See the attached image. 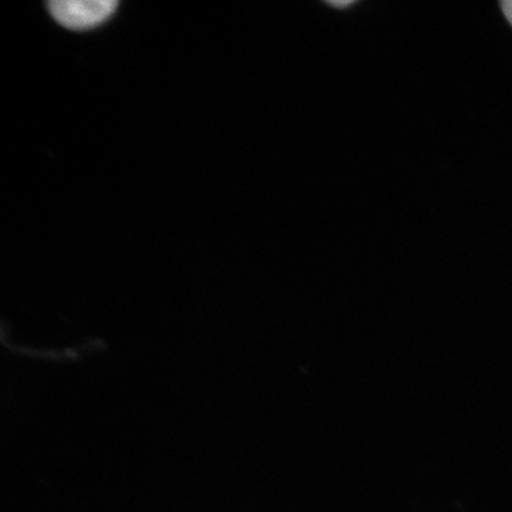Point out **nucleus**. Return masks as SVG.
I'll list each match as a JSON object with an SVG mask.
<instances>
[{
    "label": "nucleus",
    "mask_w": 512,
    "mask_h": 512,
    "mask_svg": "<svg viewBox=\"0 0 512 512\" xmlns=\"http://www.w3.org/2000/svg\"><path fill=\"white\" fill-rule=\"evenodd\" d=\"M117 6V0H54L48 4L55 21L72 30L98 27L114 14Z\"/></svg>",
    "instance_id": "nucleus-1"
},
{
    "label": "nucleus",
    "mask_w": 512,
    "mask_h": 512,
    "mask_svg": "<svg viewBox=\"0 0 512 512\" xmlns=\"http://www.w3.org/2000/svg\"><path fill=\"white\" fill-rule=\"evenodd\" d=\"M501 5L504 16L507 17L509 23L512 25V0H504Z\"/></svg>",
    "instance_id": "nucleus-2"
},
{
    "label": "nucleus",
    "mask_w": 512,
    "mask_h": 512,
    "mask_svg": "<svg viewBox=\"0 0 512 512\" xmlns=\"http://www.w3.org/2000/svg\"><path fill=\"white\" fill-rule=\"evenodd\" d=\"M331 6H334V8H339V6H342V8H345V6H349L354 4V2H330L328 3Z\"/></svg>",
    "instance_id": "nucleus-3"
}]
</instances>
